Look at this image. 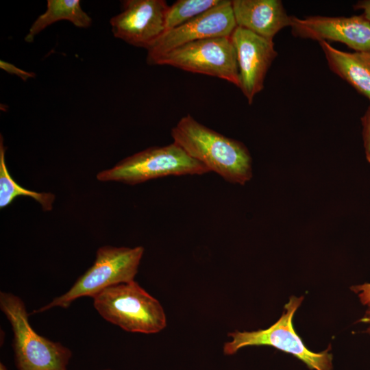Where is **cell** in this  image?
I'll return each mask as SVG.
<instances>
[{
    "label": "cell",
    "instance_id": "6da1fadb",
    "mask_svg": "<svg viewBox=\"0 0 370 370\" xmlns=\"http://www.w3.org/2000/svg\"><path fill=\"white\" fill-rule=\"evenodd\" d=\"M171 134L191 158L225 181L244 185L251 179V157L241 141L205 126L190 114L180 119Z\"/></svg>",
    "mask_w": 370,
    "mask_h": 370
},
{
    "label": "cell",
    "instance_id": "7a4b0ae2",
    "mask_svg": "<svg viewBox=\"0 0 370 370\" xmlns=\"http://www.w3.org/2000/svg\"><path fill=\"white\" fill-rule=\"evenodd\" d=\"M92 299L99 314L125 331L156 334L166 326L160 301L135 280L108 287Z\"/></svg>",
    "mask_w": 370,
    "mask_h": 370
},
{
    "label": "cell",
    "instance_id": "3957f363",
    "mask_svg": "<svg viewBox=\"0 0 370 370\" xmlns=\"http://www.w3.org/2000/svg\"><path fill=\"white\" fill-rule=\"evenodd\" d=\"M0 308L13 332L12 348L17 370H67L71 351L34 330L21 298L1 291Z\"/></svg>",
    "mask_w": 370,
    "mask_h": 370
},
{
    "label": "cell",
    "instance_id": "277c9868",
    "mask_svg": "<svg viewBox=\"0 0 370 370\" xmlns=\"http://www.w3.org/2000/svg\"><path fill=\"white\" fill-rule=\"evenodd\" d=\"M144 250L142 246L100 247L93 264L77 278L69 290L32 313L43 312L55 307L66 308L78 298H92L108 287L134 280Z\"/></svg>",
    "mask_w": 370,
    "mask_h": 370
},
{
    "label": "cell",
    "instance_id": "5b68a950",
    "mask_svg": "<svg viewBox=\"0 0 370 370\" xmlns=\"http://www.w3.org/2000/svg\"><path fill=\"white\" fill-rule=\"evenodd\" d=\"M304 299V296H291L280 319L267 329L228 333L231 340L224 343L223 354L233 355L249 346H271L296 357L311 370H332L330 346L323 352H314L306 347L293 328L294 314Z\"/></svg>",
    "mask_w": 370,
    "mask_h": 370
},
{
    "label": "cell",
    "instance_id": "8992f818",
    "mask_svg": "<svg viewBox=\"0 0 370 370\" xmlns=\"http://www.w3.org/2000/svg\"><path fill=\"white\" fill-rule=\"evenodd\" d=\"M209 170L191 158L173 142L164 146H154L127 157L111 169L99 172V181H116L136 185L166 176L203 175Z\"/></svg>",
    "mask_w": 370,
    "mask_h": 370
},
{
    "label": "cell",
    "instance_id": "52a82bcc",
    "mask_svg": "<svg viewBox=\"0 0 370 370\" xmlns=\"http://www.w3.org/2000/svg\"><path fill=\"white\" fill-rule=\"evenodd\" d=\"M153 65H167L210 75L240 86L236 54L230 37L194 41L157 59Z\"/></svg>",
    "mask_w": 370,
    "mask_h": 370
},
{
    "label": "cell",
    "instance_id": "ba28073f",
    "mask_svg": "<svg viewBox=\"0 0 370 370\" xmlns=\"http://www.w3.org/2000/svg\"><path fill=\"white\" fill-rule=\"evenodd\" d=\"M236 27L232 1L223 0L216 7L165 32L147 49V62L153 65L162 56L194 41L217 37H230Z\"/></svg>",
    "mask_w": 370,
    "mask_h": 370
},
{
    "label": "cell",
    "instance_id": "9c48e42d",
    "mask_svg": "<svg viewBox=\"0 0 370 370\" xmlns=\"http://www.w3.org/2000/svg\"><path fill=\"white\" fill-rule=\"evenodd\" d=\"M121 4L122 11L110 21L114 36L149 49L166 32L169 6L164 0H126Z\"/></svg>",
    "mask_w": 370,
    "mask_h": 370
},
{
    "label": "cell",
    "instance_id": "30bf717a",
    "mask_svg": "<svg viewBox=\"0 0 370 370\" xmlns=\"http://www.w3.org/2000/svg\"><path fill=\"white\" fill-rule=\"evenodd\" d=\"M230 38L236 54L239 88L251 104L263 89L266 75L278 53L273 39L240 27H236Z\"/></svg>",
    "mask_w": 370,
    "mask_h": 370
},
{
    "label": "cell",
    "instance_id": "8fae6325",
    "mask_svg": "<svg viewBox=\"0 0 370 370\" xmlns=\"http://www.w3.org/2000/svg\"><path fill=\"white\" fill-rule=\"evenodd\" d=\"M292 34L295 37L319 42L336 41L356 51H370V23L362 16L330 17L310 16L291 17Z\"/></svg>",
    "mask_w": 370,
    "mask_h": 370
},
{
    "label": "cell",
    "instance_id": "7c38bea8",
    "mask_svg": "<svg viewBox=\"0 0 370 370\" xmlns=\"http://www.w3.org/2000/svg\"><path fill=\"white\" fill-rule=\"evenodd\" d=\"M232 8L237 27L266 38L291 25V16L280 0H233Z\"/></svg>",
    "mask_w": 370,
    "mask_h": 370
},
{
    "label": "cell",
    "instance_id": "4fadbf2b",
    "mask_svg": "<svg viewBox=\"0 0 370 370\" xmlns=\"http://www.w3.org/2000/svg\"><path fill=\"white\" fill-rule=\"evenodd\" d=\"M319 42L330 70L370 101V51L346 52Z\"/></svg>",
    "mask_w": 370,
    "mask_h": 370
},
{
    "label": "cell",
    "instance_id": "5bb4252c",
    "mask_svg": "<svg viewBox=\"0 0 370 370\" xmlns=\"http://www.w3.org/2000/svg\"><path fill=\"white\" fill-rule=\"evenodd\" d=\"M46 11L33 23L25 38L32 42L41 31L50 25L62 20H66L75 26L86 28L91 25L92 18L85 12L79 0H47Z\"/></svg>",
    "mask_w": 370,
    "mask_h": 370
},
{
    "label": "cell",
    "instance_id": "9a60e30c",
    "mask_svg": "<svg viewBox=\"0 0 370 370\" xmlns=\"http://www.w3.org/2000/svg\"><path fill=\"white\" fill-rule=\"evenodd\" d=\"M0 208L10 205L18 196L29 197L37 201L43 210L50 211L53 208L55 195L51 193H38L21 186L11 177L5 161V148L2 136H0Z\"/></svg>",
    "mask_w": 370,
    "mask_h": 370
},
{
    "label": "cell",
    "instance_id": "2e32d148",
    "mask_svg": "<svg viewBox=\"0 0 370 370\" xmlns=\"http://www.w3.org/2000/svg\"><path fill=\"white\" fill-rule=\"evenodd\" d=\"M223 0H178L169 7L166 16V32L175 28L206 11Z\"/></svg>",
    "mask_w": 370,
    "mask_h": 370
},
{
    "label": "cell",
    "instance_id": "e0dca14e",
    "mask_svg": "<svg viewBox=\"0 0 370 370\" xmlns=\"http://www.w3.org/2000/svg\"><path fill=\"white\" fill-rule=\"evenodd\" d=\"M361 122L366 158L370 162V105L361 118Z\"/></svg>",
    "mask_w": 370,
    "mask_h": 370
},
{
    "label": "cell",
    "instance_id": "ac0fdd59",
    "mask_svg": "<svg viewBox=\"0 0 370 370\" xmlns=\"http://www.w3.org/2000/svg\"><path fill=\"white\" fill-rule=\"evenodd\" d=\"M350 290L357 295L362 305L370 306V283L353 285Z\"/></svg>",
    "mask_w": 370,
    "mask_h": 370
},
{
    "label": "cell",
    "instance_id": "d6986e66",
    "mask_svg": "<svg viewBox=\"0 0 370 370\" xmlns=\"http://www.w3.org/2000/svg\"><path fill=\"white\" fill-rule=\"evenodd\" d=\"M0 67L1 69L5 71L8 73L18 76L24 81H26L29 78L35 77L34 73L24 71L18 68L15 65L3 60L0 61Z\"/></svg>",
    "mask_w": 370,
    "mask_h": 370
},
{
    "label": "cell",
    "instance_id": "ffe728a7",
    "mask_svg": "<svg viewBox=\"0 0 370 370\" xmlns=\"http://www.w3.org/2000/svg\"><path fill=\"white\" fill-rule=\"evenodd\" d=\"M354 8L362 10V16L370 23V0L359 1L354 4Z\"/></svg>",
    "mask_w": 370,
    "mask_h": 370
},
{
    "label": "cell",
    "instance_id": "44dd1931",
    "mask_svg": "<svg viewBox=\"0 0 370 370\" xmlns=\"http://www.w3.org/2000/svg\"><path fill=\"white\" fill-rule=\"evenodd\" d=\"M366 325V332L370 336V306H368L362 317L359 320Z\"/></svg>",
    "mask_w": 370,
    "mask_h": 370
},
{
    "label": "cell",
    "instance_id": "7402d4cb",
    "mask_svg": "<svg viewBox=\"0 0 370 370\" xmlns=\"http://www.w3.org/2000/svg\"><path fill=\"white\" fill-rule=\"evenodd\" d=\"M0 370H8L5 365L3 362H0Z\"/></svg>",
    "mask_w": 370,
    "mask_h": 370
},
{
    "label": "cell",
    "instance_id": "603a6c76",
    "mask_svg": "<svg viewBox=\"0 0 370 370\" xmlns=\"http://www.w3.org/2000/svg\"><path fill=\"white\" fill-rule=\"evenodd\" d=\"M104 370H110V369H104Z\"/></svg>",
    "mask_w": 370,
    "mask_h": 370
}]
</instances>
